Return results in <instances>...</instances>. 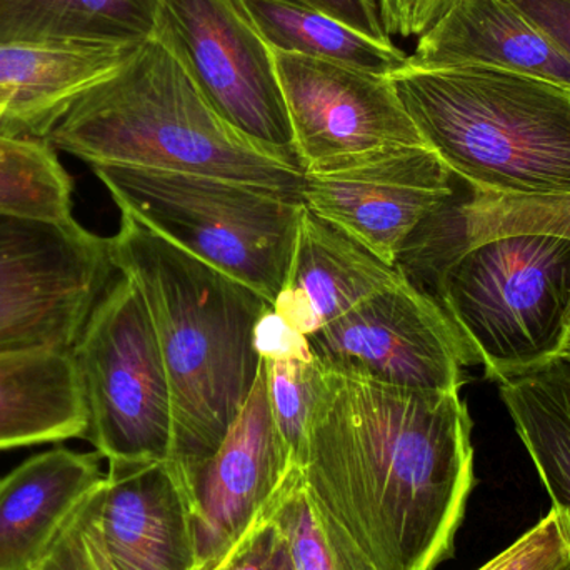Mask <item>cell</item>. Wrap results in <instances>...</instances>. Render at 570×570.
<instances>
[{
	"mask_svg": "<svg viewBox=\"0 0 570 570\" xmlns=\"http://www.w3.org/2000/svg\"><path fill=\"white\" fill-rule=\"evenodd\" d=\"M298 471L375 569L435 570L475 485L468 404L325 368Z\"/></svg>",
	"mask_w": 570,
	"mask_h": 570,
	"instance_id": "cell-1",
	"label": "cell"
},
{
	"mask_svg": "<svg viewBox=\"0 0 570 570\" xmlns=\"http://www.w3.org/2000/svg\"><path fill=\"white\" fill-rule=\"evenodd\" d=\"M109 247L149 311L173 399L169 462L186 474L219 449L249 399L263 365L254 327L271 304L132 214L120 210Z\"/></svg>",
	"mask_w": 570,
	"mask_h": 570,
	"instance_id": "cell-2",
	"label": "cell"
},
{
	"mask_svg": "<svg viewBox=\"0 0 570 570\" xmlns=\"http://www.w3.org/2000/svg\"><path fill=\"white\" fill-rule=\"evenodd\" d=\"M43 140L90 167L220 177L301 200V160L233 129L157 37L76 97Z\"/></svg>",
	"mask_w": 570,
	"mask_h": 570,
	"instance_id": "cell-3",
	"label": "cell"
},
{
	"mask_svg": "<svg viewBox=\"0 0 570 570\" xmlns=\"http://www.w3.org/2000/svg\"><path fill=\"white\" fill-rule=\"evenodd\" d=\"M425 146L479 193L570 194V89L485 67L391 77Z\"/></svg>",
	"mask_w": 570,
	"mask_h": 570,
	"instance_id": "cell-4",
	"label": "cell"
},
{
	"mask_svg": "<svg viewBox=\"0 0 570 570\" xmlns=\"http://www.w3.org/2000/svg\"><path fill=\"white\" fill-rule=\"evenodd\" d=\"M122 213L271 305L285 283L304 204L249 184L137 167H92Z\"/></svg>",
	"mask_w": 570,
	"mask_h": 570,
	"instance_id": "cell-5",
	"label": "cell"
},
{
	"mask_svg": "<svg viewBox=\"0 0 570 570\" xmlns=\"http://www.w3.org/2000/svg\"><path fill=\"white\" fill-rule=\"evenodd\" d=\"M434 298L491 381L559 357L570 327V240L505 236L459 254Z\"/></svg>",
	"mask_w": 570,
	"mask_h": 570,
	"instance_id": "cell-6",
	"label": "cell"
},
{
	"mask_svg": "<svg viewBox=\"0 0 570 570\" xmlns=\"http://www.w3.org/2000/svg\"><path fill=\"white\" fill-rule=\"evenodd\" d=\"M87 411L86 441L107 462L169 461L173 399L149 311L119 274L70 347Z\"/></svg>",
	"mask_w": 570,
	"mask_h": 570,
	"instance_id": "cell-7",
	"label": "cell"
},
{
	"mask_svg": "<svg viewBox=\"0 0 570 570\" xmlns=\"http://www.w3.org/2000/svg\"><path fill=\"white\" fill-rule=\"evenodd\" d=\"M116 274L109 237L76 217L0 213V351H70Z\"/></svg>",
	"mask_w": 570,
	"mask_h": 570,
	"instance_id": "cell-8",
	"label": "cell"
},
{
	"mask_svg": "<svg viewBox=\"0 0 570 570\" xmlns=\"http://www.w3.org/2000/svg\"><path fill=\"white\" fill-rule=\"evenodd\" d=\"M154 37L233 129L301 160L273 49L243 0H160Z\"/></svg>",
	"mask_w": 570,
	"mask_h": 570,
	"instance_id": "cell-9",
	"label": "cell"
},
{
	"mask_svg": "<svg viewBox=\"0 0 570 570\" xmlns=\"http://www.w3.org/2000/svg\"><path fill=\"white\" fill-rule=\"evenodd\" d=\"M322 367L412 391H461L475 362L454 322L431 295L399 283L308 337Z\"/></svg>",
	"mask_w": 570,
	"mask_h": 570,
	"instance_id": "cell-10",
	"label": "cell"
},
{
	"mask_svg": "<svg viewBox=\"0 0 570 570\" xmlns=\"http://www.w3.org/2000/svg\"><path fill=\"white\" fill-rule=\"evenodd\" d=\"M273 52L305 173H321L379 150L428 147L391 77Z\"/></svg>",
	"mask_w": 570,
	"mask_h": 570,
	"instance_id": "cell-11",
	"label": "cell"
},
{
	"mask_svg": "<svg viewBox=\"0 0 570 570\" xmlns=\"http://www.w3.org/2000/svg\"><path fill=\"white\" fill-rule=\"evenodd\" d=\"M455 177L429 147L379 150L305 173L301 200L385 264L454 193Z\"/></svg>",
	"mask_w": 570,
	"mask_h": 570,
	"instance_id": "cell-12",
	"label": "cell"
},
{
	"mask_svg": "<svg viewBox=\"0 0 570 570\" xmlns=\"http://www.w3.org/2000/svg\"><path fill=\"white\" fill-rule=\"evenodd\" d=\"M294 468L271 411L263 362L219 449L179 474L193 509L200 564L226 554L253 528Z\"/></svg>",
	"mask_w": 570,
	"mask_h": 570,
	"instance_id": "cell-13",
	"label": "cell"
},
{
	"mask_svg": "<svg viewBox=\"0 0 570 570\" xmlns=\"http://www.w3.org/2000/svg\"><path fill=\"white\" fill-rule=\"evenodd\" d=\"M83 509L117 570H203L186 485L169 461L110 462Z\"/></svg>",
	"mask_w": 570,
	"mask_h": 570,
	"instance_id": "cell-14",
	"label": "cell"
},
{
	"mask_svg": "<svg viewBox=\"0 0 570 570\" xmlns=\"http://www.w3.org/2000/svg\"><path fill=\"white\" fill-rule=\"evenodd\" d=\"M455 177V176H454ZM505 236L570 240V194L505 196L454 193L409 234L394 267L405 283L434 295L445 267L468 247Z\"/></svg>",
	"mask_w": 570,
	"mask_h": 570,
	"instance_id": "cell-15",
	"label": "cell"
},
{
	"mask_svg": "<svg viewBox=\"0 0 570 570\" xmlns=\"http://www.w3.org/2000/svg\"><path fill=\"white\" fill-rule=\"evenodd\" d=\"M402 281L394 266L304 206L291 267L273 307L291 327L311 337Z\"/></svg>",
	"mask_w": 570,
	"mask_h": 570,
	"instance_id": "cell-16",
	"label": "cell"
},
{
	"mask_svg": "<svg viewBox=\"0 0 570 570\" xmlns=\"http://www.w3.org/2000/svg\"><path fill=\"white\" fill-rule=\"evenodd\" d=\"M100 454L57 448L0 478V570H36L104 479Z\"/></svg>",
	"mask_w": 570,
	"mask_h": 570,
	"instance_id": "cell-17",
	"label": "cell"
},
{
	"mask_svg": "<svg viewBox=\"0 0 570 570\" xmlns=\"http://www.w3.org/2000/svg\"><path fill=\"white\" fill-rule=\"evenodd\" d=\"M409 63L508 70L570 89V57L508 0H461L419 39Z\"/></svg>",
	"mask_w": 570,
	"mask_h": 570,
	"instance_id": "cell-18",
	"label": "cell"
},
{
	"mask_svg": "<svg viewBox=\"0 0 570 570\" xmlns=\"http://www.w3.org/2000/svg\"><path fill=\"white\" fill-rule=\"evenodd\" d=\"M139 46L0 43V136L42 139L63 110Z\"/></svg>",
	"mask_w": 570,
	"mask_h": 570,
	"instance_id": "cell-19",
	"label": "cell"
},
{
	"mask_svg": "<svg viewBox=\"0 0 570 570\" xmlns=\"http://www.w3.org/2000/svg\"><path fill=\"white\" fill-rule=\"evenodd\" d=\"M86 434V402L70 351H0V451Z\"/></svg>",
	"mask_w": 570,
	"mask_h": 570,
	"instance_id": "cell-20",
	"label": "cell"
},
{
	"mask_svg": "<svg viewBox=\"0 0 570 570\" xmlns=\"http://www.w3.org/2000/svg\"><path fill=\"white\" fill-rule=\"evenodd\" d=\"M501 397L570 541V364L558 357L504 379Z\"/></svg>",
	"mask_w": 570,
	"mask_h": 570,
	"instance_id": "cell-21",
	"label": "cell"
},
{
	"mask_svg": "<svg viewBox=\"0 0 570 570\" xmlns=\"http://www.w3.org/2000/svg\"><path fill=\"white\" fill-rule=\"evenodd\" d=\"M160 0H0V43L140 46Z\"/></svg>",
	"mask_w": 570,
	"mask_h": 570,
	"instance_id": "cell-22",
	"label": "cell"
},
{
	"mask_svg": "<svg viewBox=\"0 0 570 570\" xmlns=\"http://www.w3.org/2000/svg\"><path fill=\"white\" fill-rule=\"evenodd\" d=\"M267 46L277 52L341 63L377 76L404 69L409 56L301 0H243Z\"/></svg>",
	"mask_w": 570,
	"mask_h": 570,
	"instance_id": "cell-23",
	"label": "cell"
},
{
	"mask_svg": "<svg viewBox=\"0 0 570 570\" xmlns=\"http://www.w3.org/2000/svg\"><path fill=\"white\" fill-rule=\"evenodd\" d=\"M294 570H377L292 469L269 509Z\"/></svg>",
	"mask_w": 570,
	"mask_h": 570,
	"instance_id": "cell-24",
	"label": "cell"
},
{
	"mask_svg": "<svg viewBox=\"0 0 570 570\" xmlns=\"http://www.w3.org/2000/svg\"><path fill=\"white\" fill-rule=\"evenodd\" d=\"M73 183L42 139L0 136V213L72 219Z\"/></svg>",
	"mask_w": 570,
	"mask_h": 570,
	"instance_id": "cell-25",
	"label": "cell"
},
{
	"mask_svg": "<svg viewBox=\"0 0 570 570\" xmlns=\"http://www.w3.org/2000/svg\"><path fill=\"white\" fill-rule=\"evenodd\" d=\"M271 411L295 468H301L308 424L325 385V368L311 361H263Z\"/></svg>",
	"mask_w": 570,
	"mask_h": 570,
	"instance_id": "cell-26",
	"label": "cell"
},
{
	"mask_svg": "<svg viewBox=\"0 0 570 570\" xmlns=\"http://www.w3.org/2000/svg\"><path fill=\"white\" fill-rule=\"evenodd\" d=\"M478 570H570V541L561 512L551 511Z\"/></svg>",
	"mask_w": 570,
	"mask_h": 570,
	"instance_id": "cell-27",
	"label": "cell"
},
{
	"mask_svg": "<svg viewBox=\"0 0 570 570\" xmlns=\"http://www.w3.org/2000/svg\"><path fill=\"white\" fill-rule=\"evenodd\" d=\"M385 33L424 37L442 22L461 0H374Z\"/></svg>",
	"mask_w": 570,
	"mask_h": 570,
	"instance_id": "cell-28",
	"label": "cell"
},
{
	"mask_svg": "<svg viewBox=\"0 0 570 570\" xmlns=\"http://www.w3.org/2000/svg\"><path fill=\"white\" fill-rule=\"evenodd\" d=\"M269 509L247 532L227 570H294L284 535L271 521Z\"/></svg>",
	"mask_w": 570,
	"mask_h": 570,
	"instance_id": "cell-29",
	"label": "cell"
},
{
	"mask_svg": "<svg viewBox=\"0 0 570 570\" xmlns=\"http://www.w3.org/2000/svg\"><path fill=\"white\" fill-rule=\"evenodd\" d=\"M254 348L263 361H311L314 354L311 351L307 335L301 334L287 324L273 305L257 318L254 327Z\"/></svg>",
	"mask_w": 570,
	"mask_h": 570,
	"instance_id": "cell-30",
	"label": "cell"
},
{
	"mask_svg": "<svg viewBox=\"0 0 570 570\" xmlns=\"http://www.w3.org/2000/svg\"><path fill=\"white\" fill-rule=\"evenodd\" d=\"M570 57V0H508Z\"/></svg>",
	"mask_w": 570,
	"mask_h": 570,
	"instance_id": "cell-31",
	"label": "cell"
},
{
	"mask_svg": "<svg viewBox=\"0 0 570 570\" xmlns=\"http://www.w3.org/2000/svg\"><path fill=\"white\" fill-rule=\"evenodd\" d=\"M308 7L321 10L352 29L377 40H391L379 19L374 0H301Z\"/></svg>",
	"mask_w": 570,
	"mask_h": 570,
	"instance_id": "cell-32",
	"label": "cell"
},
{
	"mask_svg": "<svg viewBox=\"0 0 570 570\" xmlns=\"http://www.w3.org/2000/svg\"><path fill=\"white\" fill-rule=\"evenodd\" d=\"M559 357L564 358L570 364V327L568 332V337H566L564 345H562L561 352H559Z\"/></svg>",
	"mask_w": 570,
	"mask_h": 570,
	"instance_id": "cell-33",
	"label": "cell"
},
{
	"mask_svg": "<svg viewBox=\"0 0 570 570\" xmlns=\"http://www.w3.org/2000/svg\"><path fill=\"white\" fill-rule=\"evenodd\" d=\"M3 117H6V107L0 104V127H2Z\"/></svg>",
	"mask_w": 570,
	"mask_h": 570,
	"instance_id": "cell-34",
	"label": "cell"
}]
</instances>
